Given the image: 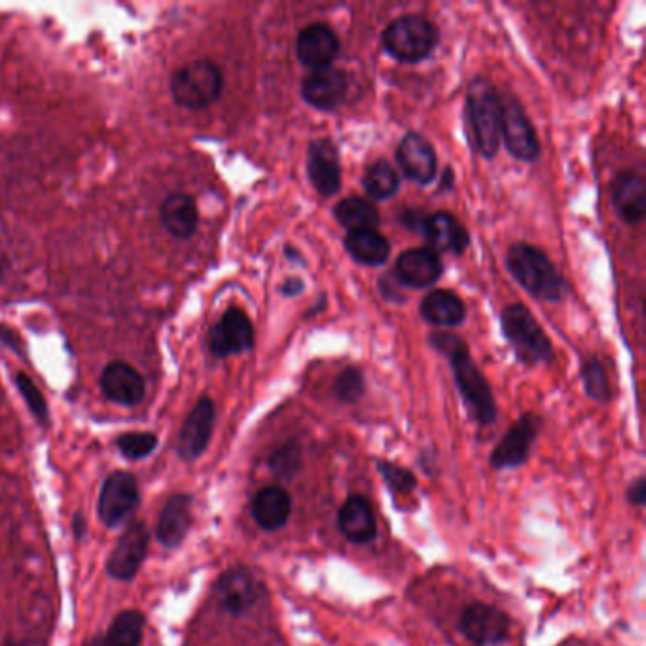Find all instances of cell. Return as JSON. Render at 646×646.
I'll return each instance as SVG.
<instances>
[{
  "mask_svg": "<svg viewBox=\"0 0 646 646\" xmlns=\"http://www.w3.org/2000/svg\"><path fill=\"white\" fill-rule=\"evenodd\" d=\"M431 348L448 359L454 372L455 385L459 389L462 402L467 406L470 418L478 425L490 426L497 421V404L491 391V385L482 369L478 368L474 359L470 356L467 343L459 336L449 332H433L428 336Z\"/></svg>",
  "mask_w": 646,
  "mask_h": 646,
  "instance_id": "1",
  "label": "cell"
},
{
  "mask_svg": "<svg viewBox=\"0 0 646 646\" xmlns=\"http://www.w3.org/2000/svg\"><path fill=\"white\" fill-rule=\"evenodd\" d=\"M506 268L533 298L560 304L568 294L567 279L542 250L529 243H514L506 255Z\"/></svg>",
  "mask_w": 646,
  "mask_h": 646,
  "instance_id": "2",
  "label": "cell"
},
{
  "mask_svg": "<svg viewBox=\"0 0 646 646\" xmlns=\"http://www.w3.org/2000/svg\"><path fill=\"white\" fill-rule=\"evenodd\" d=\"M467 116L478 154L485 160H493L501 146V97L497 87L485 77L470 80Z\"/></svg>",
  "mask_w": 646,
  "mask_h": 646,
  "instance_id": "3",
  "label": "cell"
},
{
  "mask_svg": "<svg viewBox=\"0 0 646 646\" xmlns=\"http://www.w3.org/2000/svg\"><path fill=\"white\" fill-rule=\"evenodd\" d=\"M501 330L514 355L526 366L554 361V345L542 330L533 313L524 304H512L501 313Z\"/></svg>",
  "mask_w": 646,
  "mask_h": 646,
  "instance_id": "4",
  "label": "cell"
},
{
  "mask_svg": "<svg viewBox=\"0 0 646 646\" xmlns=\"http://www.w3.org/2000/svg\"><path fill=\"white\" fill-rule=\"evenodd\" d=\"M224 77L219 64L211 59H198L178 67L171 74L169 92L178 107L203 110L221 97Z\"/></svg>",
  "mask_w": 646,
  "mask_h": 646,
  "instance_id": "5",
  "label": "cell"
},
{
  "mask_svg": "<svg viewBox=\"0 0 646 646\" xmlns=\"http://www.w3.org/2000/svg\"><path fill=\"white\" fill-rule=\"evenodd\" d=\"M441 43V31L425 15H400L384 31V48L402 63H420Z\"/></svg>",
  "mask_w": 646,
  "mask_h": 646,
  "instance_id": "6",
  "label": "cell"
},
{
  "mask_svg": "<svg viewBox=\"0 0 646 646\" xmlns=\"http://www.w3.org/2000/svg\"><path fill=\"white\" fill-rule=\"evenodd\" d=\"M501 97V139L512 156L519 162H535L540 156V144L533 124L526 110L510 93H498Z\"/></svg>",
  "mask_w": 646,
  "mask_h": 646,
  "instance_id": "7",
  "label": "cell"
},
{
  "mask_svg": "<svg viewBox=\"0 0 646 646\" xmlns=\"http://www.w3.org/2000/svg\"><path fill=\"white\" fill-rule=\"evenodd\" d=\"M255 345V327L247 313L239 307H230L219 322L209 330L207 348L214 359L247 353Z\"/></svg>",
  "mask_w": 646,
  "mask_h": 646,
  "instance_id": "8",
  "label": "cell"
},
{
  "mask_svg": "<svg viewBox=\"0 0 646 646\" xmlns=\"http://www.w3.org/2000/svg\"><path fill=\"white\" fill-rule=\"evenodd\" d=\"M457 627L472 645H501L510 635V616L493 604L472 603L462 611Z\"/></svg>",
  "mask_w": 646,
  "mask_h": 646,
  "instance_id": "9",
  "label": "cell"
},
{
  "mask_svg": "<svg viewBox=\"0 0 646 646\" xmlns=\"http://www.w3.org/2000/svg\"><path fill=\"white\" fill-rule=\"evenodd\" d=\"M539 415L526 413L506 431L495 449L491 451L490 465L495 470L518 469L526 465L533 448L535 441L539 438Z\"/></svg>",
  "mask_w": 646,
  "mask_h": 646,
  "instance_id": "10",
  "label": "cell"
},
{
  "mask_svg": "<svg viewBox=\"0 0 646 646\" xmlns=\"http://www.w3.org/2000/svg\"><path fill=\"white\" fill-rule=\"evenodd\" d=\"M214 591L224 611L242 616L266 596V586L250 568L232 567L219 578Z\"/></svg>",
  "mask_w": 646,
  "mask_h": 646,
  "instance_id": "11",
  "label": "cell"
},
{
  "mask_svg": "<svg viewBox=\"0 0 646 646\" xmlns=\"http://www.w3.org/2000/svg\"><path fill=\"white\" fill-rule=\"evenodd\" d=\"M139 505V488L136 478L128 472H114L103 483L99 497V516L108 527H118L136 512Z\"/></svg>",
  "mask_w": 646,
  "mask_h": 646,
  "instance_id": "12",
  "label": "cell"
},
{
  "mask_svg": "<svg viewBox=\"0 0 646 646\" xmlns=\"http://www.w3.org/2000/svg\"><path fill=\"white\" fill-rule=\"evenodd\" d=\"M214 421H216V410H214L213 400L209 397L199 398L178 434L177 449L180 459L196 461L205 454L207 446L213 436Z\"/></svg>",
  "mask_w": 646,
  "mask_h": 646,
  "instance_id": "13",
  "label": "cell"
},
{
  "mask_svg": "<svg viewBox=\"0 0 646 646\" xmlns=\"http://www.w3.org/2000/svg\"><path fill=\"white\" fill-rule=\"evenodd\" d=\"M150 531L142 521H136L124 531L108 557V575L116 580H131L139 573L149 552Z\"/></svg>",
  "mask_w": 646,
  "mask_h": 646,
  "instance_id": "14",
  "label": "cell"
},
{
  "mask_svg": "<svg viewBox=\"0 0 646 646\" xmlns=\"http://www.w3.org/2000/svg\"><path fill=\"white\" fill-rule=\"evenodd\" d=\"M307 177L322 198H332L341 188L340 150L330 139H317L307 150Z\"/></svg>",
  "mask_w": 646,
  "mask_h": 646,
  "instance_id": "15",
  "label": "cell"
},
{
  "mask_svg": "<svg viewBox=\"0 0 646 646\" xmlns=\"http://www.w3.org/2000/svg\"><path fill=\"white\" fill-rule=\"evenodd\" d=\"M397 162L406 178L421 186H428L436 177L438 160L434 146L426 137L410 131L398 144Z\"/></svg>",
  "mask_w": 646,
  "mask_h": 646,
  "instance_id": "16",
  "label": "cell"
},
{
  "mask_svg": "<svg viewBox=\"0 0 646 646\" xmlns=\"http://www.w3.org/2000/svg\"><path fill=\"white\" fill-rule=\"evenodd\" d=\"M340 56V38L325 23H313L299 31L296 38V57L299 63L319 71L332 67L336 57Z\"/></svg>",
  "mask_w": 646,
  "mask_h": 646,
  "instance_id": "17",
  "label": "cell"
},
{
  "mask_svg": "<svg viewBox=\"0 0 646 646\" xmlns=\"http://www.w3.org/2000/svg\"><path fill=\"white\" fill-rule=\"evenodd\" d=\"M349 79L345 72L334 67L309 72L302 82V97L317 110H334L348 95Z\"/></svg>",
  "mask_w": 646,
  "mask_h": 646,
  "instance_id": "18",
  "label": "cell"
},
{
  "mask_svg": "<svg viewBox=\"0 0 646 646\" xmlns=\"http://www.w3.org/2000/svg\"><path fill=\"white\" fill-rule=\"evenodd\" d=\"M421 234L434 255L461 256L469 249V232L455 219L454 214L446 211L426 216Z\"/></svg>",
  "mask_w": 646,
  "mask_h": 646,
  "instance_id": "19",
  "label": "cell"
},
{
  "mask_svg": "<svg viewBox=\"0 0 646 646\" xmlns=\"http://www.w3.org/2000/svg\"><path fill=\"white\" fill-rule=\"evenodd\" d=\"M101 391L114 404H141L146 385L141 374L131 364L124 361H113L101 374Z\"/></svg>",
  "mask_w": 646,
  "mask_h": 646,
  "instance_id": "20",
  "label": "cell"
},
{
  "mask_svg": "<svg viewBox=\"0 0 646 646\" xmlns=\"http://www.w3.org/2000/svg\"><path fill=\"white\" fill-rule=\"evenodd\" d=\"M444 273L441 256L431 249H410L398 256L395 278L408 289H428L438 283Z\"/></svg>",
  "mask_w": 646,
  "mask_h": 646,
  "instance_id": "21",
  "label": "cell"
},
{
  "mask_svg": "<svg viewBox=\"0 0 646 646\" xmlns=\"http://www.w3.org/2000/svg\"><path fill=\"white\" fill-rule=\"evenodd\" d=\"M338 527L353 544H368L376 539L377 521L368 498L351 495L338 512Z\"/></svg>",
  "mask_w": 646,
  "mask_h": 646,
  "instance_id": "22",
  "label": "cell"
},
{
  "mask_svg": "<svg viewBox=\"0 0 646 646\" xmlns=\"http://www.w3.org/2000/svg\"><path fill=\"white\" fill-rule=\"evenodd\" d=\"M612 205L625 224L633 226L643 221L646 213L645 178L633 171L616 175L612 183Z\"/></svg>",
  "mask_w": 646,
  "mask_h": 646,
  "instance_id": "23",
  "label": "cell"
},
{
  "mask_svg": "<svg viewBox=\"0 0 646 646\" xmlns=\"http://www.w3.org/2000/svg\"><path fill=\"white\" fill-rule=\"evenodd\" d=\"M192 526V497L178 493L167 501L160 521L156 537L165 548H177L183 544Z\"/></svg>",
  "mask_w": 646,
  "mask_h": 646,
  "instance_id": "24",
  "label": "cell"
},
{
  "mask_svg": "<svg viewBox=\"0 0 646 646\" xmlns=\"http://www.w3.org/2000/svg\"><path fill=\"white\" fill-rule=\"evenodd\" d=\"M252 518L263 531H279L291 519L292 497L279 485H268L256 493Z\"/></svg>",
  "mask_w": 646,
  "mask_h": 646,
  "instance_id": "25",
  "label": "cell"
},
{
  "mask_svg": "<svg viewBox=\"0 0 646 646\" xmlns=\"http://www.w3.org/2000/svg\"><path fill=\"white\" fill-rule=\"evenodd\" d=\"M162 226L177 239H188L196 234L199 224L198 205L188 193H169L160 207Z\"/></svg>",
  "mask_w": 646,
  "mask_h": 646,
  "instance_id": "26",
  "label": "cell"
},
{
  "mask_svg": "<svg viewBox=\"0 0 646 646\" xmlns=\"http://www.w3.org/2000/svg\"><path fill=\"white\" fill-rule=\"evenodd\" d=\"M421 317L428 325L441 328L459 327L467 317V307L455 292L438 291L428 292L420 306Z\"/></svg>",
  "mask_w": 646,
  "mask_h": 646,
  "instance_id": "27",
  "label": "cell"
},
{
  "mask_svg": "<svg viewBox=\"0 0 646 646\" xmlns=\"http://www.w3.org/2000/svg\"><path fill=\"white\" fill-rule=\"evenodd\" d=\"M343 245L353 260L364 266H384L391 255V243L377 230L349 232Z\"/></svg>",
  "mask_w": 646,
  "mask_h": 646,
  "instance_id": "28",
  "label": "cell"
},
{
  "mask_svg": "<svg viewBox=\"0 0 646 646\" xmlns=\"http://www.w3.org/2000/svg\"><path fill=\"white\" fill-rule=\"evenodd\" d=\"M336 221L349 232H359V230H376L381 222L379 211L374 205V201L366 198H345L334 209Z\"/></svg>",
  "mask_w": 646,
  "mask_h": 646,
  "instance_id": "29",
  "label": "cell"
},
{
  "mask_svg": "<svg viewBox=\"0 0 646 646\" xmlns=\"http://www.w3.org/2000/svg\"><path fill=\"white\" fill-rule=\"evenodd\" d=\"M363 186L369 198L391 199L400 188V177L397 169L387 160H377L364 171Z\"/></svg>",
  "mask_w": 646,
  "mask_h": 646,
  "instance_id": "30",
  "label": "cell"
},
{
  "mask_svg": "<svg viewBox=\"0 0 646 646\" xmlns=\"http://www.w3.org/2000/svg\"><path fill=\"white\" fill-rule=\"evenodd\" d=\"M144 632V616L141 612H120L114 620L107 635L103 637L105 646H139Z\"/></svg>",
  "mask_w": 646,
  "mask_h": 646,
  "instance_id": "31",
  "label": "cell"
},
{
  "mask_svg": "<svg viewBox=\"0 0 646 646\" xmlns=\"http://www.w3.org/2000/svg\"><path fill=\"white\" fill-rule=\"evenodd\" d=\"M580 377H583L584 391L588 397L594 398L597 402H609L611 400L612 391L609 376L604 372L603 363L597 356H590V359L584 361Z\"/></svg>",
  "mask_w": 646,
  "mask_h": 646,
  "instance_id": "32",
  "label": "cell"
},
{
  "mask_svg": "<svg viewBox=\"0 0 646 646\" xmlns=\"http://www.w3.org/2000/svg\"><path fill=\"white\" fill-rule=\"evenodd\" d=\"M334 397L340 400L341 404H355L363 398L366 391V379H364L363 369L356 366H348L341 369L338 377L332 385Z\"/></svg>",
  "mask_w": 646,
  "mask_h": 646,
  "instance_id": "33",
  "label": "cell"
},
{
  "mask_svg": "<svg viewBox=\"0 0 646 646\" xmlns=\"http://www.w3.org/2000/svg\"><path fill=\"white\" fill-rule=\"evenodd\" d=\"M377 470L395 497L410 495L418 488V478L412 470L400 467L397 462L377 461Z\"/></svg>",
  "mask_w": 646,
  "mask_h": 646,
  "instance_id": "34",
  "label": "cell"
},
{
  "mask_svg": "<svg viewBox=\"0 0 646 646\" xmlns=\"http://www.w3.org/2000/svg\"><path fill=\"white\" fill-rule=\"evenodd\" d=\"M302 462V449L296 442H286L281 448L275 449L270 457V470L278 478L291 480L299 469Z\"/></svg>",
  "mask_w": 646,
  "mask_h": 646,
  "instance_id": "35",
  "label": "cell"
},
{
  "mask_svg": "<svg viewBox=\"0 0 646 646\" xmlns=\"http://www.w3.org/2000/svg\"><path fill=\"white\" fill-rule=\"evenodd\" d=\"M157 446V436L152 433H128L118 438L121 455L131 461H139L149 457Z\"/></svg>",
  "mask_w": 646,
  "mask_h": 646,
  "instance_id": "36",
  "label": "cell"
},
{
  "mask_svg": "<svg viewBox=\"0 0 646 646\" xmlns=\"http://www.w3.org/2000/svg\"><path fill=\"white\" fill-rule=\"evenodd\" d=\"M15 385H17V391L22 392L23 400L28 406L31 413L43 425H46L48 423V404H46L40 389L33 384V379L27 374H17L15 376Z\"/></svg>",
  "mask_w": 646,
  "mask_h": 646,
  "instance_id": "37",
  "label": "cell"
},
{
  "mask_svg": "<svg viewBox=\"0 0 646 646\" xmlns=\"http://www.w3.org/2000/svg\"><path fill=\"white\" fill-rule=\"evenodd\" d=\"M627 501L633 506H645L646 503V478L639 477L627 488Z\"/></svg>",
  "mask_w": 646,
  "mask_h": 646,
  "instance_id": "38",
  "label": "cell"
},
{
  "mask_svg": "<svg viewBox=\"0 0 646 646\" xmlns=\"http://www.w3.org/2000/svg\"><path fill=\"white\" fill-rule=\"evenodd\" d=\"M425 219L426 216H423L421 211H413V209H406V211H402L400 216H398L400 224L408 227V230H413V232H421V230H423Z\"/></svg>",
  "mask_w": 646,
  "mask_h": 646,
  "instance_id": "39",
  "label": "cell"
},
{
  "mask_svg": "<svg viewBox=\"0 0 646 646\" xmlns=\"http://www.w3.org/2000/svg\"><path fill=\"white\" fill-rule=\"evenodd\" d=\"M304 292V281L298 278H289L281 284V294L286 298H294Z\"/></svg>",
  "mask_w": 646,
  "mask_h": 646,
  "instance_id": "40",
  "label": "cell"
},
{
  "mask_svg": "<svg viewBox=\"0 0 646 646\" xmlns=\"http://www.w3.org/2000/svg\"><path fill=\"white\" fill-rule=\"evenodd\" d=\"M284 256H286V258H289V260H291V262L294 263H302V266H304V260H302V255H299V250L298 249H294V247H292V245H286V247H284Z\"/></svg>",
  "mask_w": 646,
  "mask_h": 646,
  "instance_id": "41",
  "label": "cell"
},
{
  "mask_svg": "<svg viewBox=\"0 0 646 646\" xmlns=\"http://www.w3.org/2000/svg\"><path fill=\"white\" fill-rule=\"evenodd\" d=\"M72 526H74V535H77V539H82V535H84L85 531L84 516H82V514L74 516V524H72Z\"/></svg>",
  "mask_w": 646,
  "mask_h": 646,
  "instance_id": "42",
  "label": "cell"
},
{
  "mask_svg": "<svg viewBox=\"0 0 646 646\" xmlns=\"http://www.w3.org/2000/svg\"><path fill=\"white\" fill-rule=\"evenodd\" d=\"M4 273H7V258L0 252V281L4 279Z\"/></svg>",
  "mask_w": 646,
  "mask_h": 646,
  "instance_id": "43",
  "label": "cell"
},
{
  "mask_svg": "<svg viewBox=\"0 0 646 646\" xmlns=\"http://www.w3.org/2000/svg\"><path fill=\"white\" fill-rule=\"evenodd\" d=\"M84 646H105V643H103V637H101V635H95V637L87 641Z\"/></svg>",
  "mask_w": 646,
  "mask_h": 646,
  "instance_id": "44",
  "label": "cell"
},
{
  "mask_svg": "<svg viewBox=\"0 0 646 646\" xmlns=\"http://www.w3.org/2000/svg\"><path fill=\"white\" fill-rule=\"evenodd\" d=\"M7 646H35V645H31V643H12V645H7Z\"/></svg>",
  "mask_w": 646,
  "mask_h": 646,
  "instance_id": "45",
  "label": "cell"
}]
</instances>
